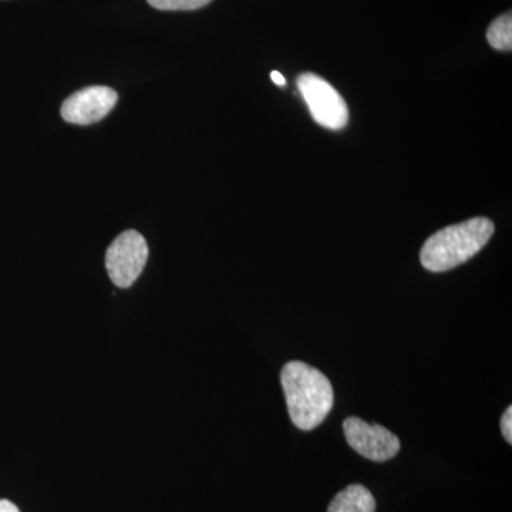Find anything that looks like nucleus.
<instances>
[{
	"label": "nucleus",
	"instance_id": "obj_10",
	"mask_svg": "<svg viewBox=\"0 0 512 512\" xmlns=\"http://www.w3.org/2000/svg\"><path fill=\"white\" fill-rule=\"evenodd\" d=\"M501 431H503L504 439L508 444L512 443V407H508L501 419Z\"/></svg>",
	"mask_w": 512,
	"mask_h": 512
},
{
	"label": "nucleus",
	"instance_id": "obj_6",
	"mask_svg": "<svg viewBox=\"0 0 512 512\" xmlns=\"http://www.w3.org/2000/svg\"><path fill=\"white\" fill-rule=\"evenodd\" d=\"M119 100V94L110 87L93 86L72 94L62 106L67 123L89 126L103 120Z\"/></svg>",
	"mask_w": 512,
	"mask_h": 512
},
{
	"label": "nucleus",
	"instance_id": "obj_2",
	"mask_svg": "<svg viewBox=\"0 0 512 512\" xmlns=\"http://www.w3.org/2000/svg\"><path fill=\"white\" fill-rule=\"evenodd\" d=\"M494 229V222L484 217L443 228L424 242L421 265L430 272L450 271L477 255L493 237Z\"/></svg>",
	"mask_w": 512,
	"mask_h": 512
},
{
	"label": "nucleus",
	"instance_id": "obj_12",
	"mask_svg": "<svg viewBox=\"0 0 512 512\" xmlns=\"http://www.w3.org/2000/svg\"><path fill=\"white\" fill-rule=\"evenodd\" d=\"M271 79L272 82L275 84H278V86H285L286 80L284 79V76H282L279 72H272L271 73Z\"/></svg>",
	"mask_w": 512,
	"mask_h": 512
},
{
	"label": "nucleus",
	"instance_id": "obj_1",
	"mask_svg": "<svg viewBox=\"0 0 512 512\" xmlns=\"http://www.w3.org/2000/svg\"><path fill=\"white\" fill-rule=\"evenodd\" d=\"M281 382L292 423L303 431L320 426L335 403L328 377L306 363L289 362L282 369Z\"/></svg>",
	"mask_w": 512,
	"mask_h": 512
},
{
	"label": "nucleus",
	"instance_id": "obj_11",
	"mask_svg": "<svg viewBox=\"0 0 512 512\" xmlns=\"http://www.w3.org/2000/svg\"><path fill=\"white\" fill-rule=\"evenodd\" d=\"M0 512H20V510L12 501L0 500Z\"/></svg>",
	"mask_w": 512,
	"mask_h": 512
},
{
	"label": "nucleus",
	"instance_id": "obj_5",
	"mask_svg": "<svg viewBox=\"0 0 512 512\" xmlns=\"http://www.w3.org/2000/svg\"><path fill=\"white\" fill-rule=\"evenodd\" d=\"M346 441L360 456L383 463L400 451L399 437L380 424H369L359 417H349L343 421Z\"/></svg>",
	"mask_w": 512,
	"mask_h": 512
},
{
	"label": "nucleus",
	"instance_id": "obj_8",
	"mask_svg": "<svg viewBox=\"0 0 512 512\" xmlns=\"http://www.w3.org/2000/svg\"><path fill=\"white\" fill-rule=\"evenodd\" d=\"M488 43L501 52H511L512 49V18L511 12L505 13L491 23L487 32Z\"/></svg>",
	"mask_w": 512,
	"mask_h": 512
},
{
	"label": "nucleus",
	"instance_id": "obj_3",
	"mask_svg": "<svg viewBox=\"0 0 512 512\" xmlns=\"http://www.w3.org/2000/svg\"><path fill=\"white\" fill-rule=\"evenodd\" d=\"M298 89L308 104L313 120L330 130H340L349 121V110L338 90L322 77L305 73L299 76Z\"/></svg>",
	"mask_w": 512,
	"mask_h": 512
},
{
	"label": "nucleus",
	"instance_id": "obj_9",
	"mask_svg": "<svg viewBox=\"0 0 512 512\" xmlns=\"http://www.w3.org/2000/svg\"><path fill=\"white\" fill-rule=\"evenodd\" d=\"M158 10H195L204 8L211 0H147Z\"/></svg>",
	"mask_w": 512,
	"mask_h": 512
},
{
	"label": "nucleus",
	"instance_id": "obj_4",
	"mask_svg": "<svg viewBox=\"0 0 512 512\" xmlns=\"http://www.w3.org/2000/svg\"><path fill=\"white\" fill-rule=\"evenodd\" d=\"M148 259V245L140 232H123L107 249L106 268L119 288H130L143 272Z\"/></svg>",
	"mask_w": 512,
	"mask_h": 512
},
{
	"label": "nucleus",
	"instance_id": "obj_7",
	"mask_svg": "<svg viewBox=\"0 0 512 512\" xmlns=\"http://www.w3.org/2000/svg\"><path fill=\"white\" fill-rule=\"evenodd\" d=\"M376 501L372 493L360 484H353L340 491L332 503L328 512H375Z\"/></svg>",
	"mask_w": 512,
	"mask_h": 512
}]
</instances>
